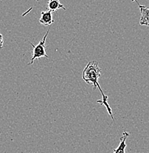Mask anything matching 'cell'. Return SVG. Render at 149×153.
<instances>
[{"mask_svg": "<svg viewBox=\"0 0 149 153\" xmlns=\"http://www.w3.org/2000/svg\"><path fill=\"white\" fill-rule=\"evenodd\" d=\"M131 1H137V0H131Z\"/></svg>", "mask_w": 149, "mask_h": 153, "instance_id": "ba28073f", "label": "cell"}, {"mask_svg": "<svg viewBox=\"0 0 149 153\" xmlns=\"http://www.w3.org/2000/svg\"><path fill=\"white\" fill-rule=\"evenodd\" d=\"M100 74H101V68L99 66L98 63L95 60H92V61L89 62L86 66L85 67L84 71H83L82 78L86 83L93 85L94 90H96V88H98L100 93H101L102 100H97V102L106 107L109 114L110 115L112 120L115 122V118H114L113 114H112V110L109 105L108 102H107L109 97L104 94L102 88H100V84L98 82V79L100 78Z\"/></svg>", "mask_w": 149, "mask_h": 153, "instance_id": "6da1fadb", "label": "cell"}, {"mask_svg": "<svg viewBox=\"0 0 149 153\" xmlns=\"http://www.w3.org/2000/svg\"><path fill=\"white\" fill-rule=\"evenodd\" d=\"M138 5L141 14L140 25L149 27V8L144 5H140V4Z\"/></svg>", "mask_w": 149, "mask_h": 153, "instance_id": "277c9868", "label": "cell"}, {"mask_svg": "<svg viewBox=\"0 0 149 153\" xmlns=\"http://www.w3.org/2000/svg\"><path fill=\"white\" fill-rule=\"evenodd\" d=\"M49 33V30H48L47 33H45L44 36L43 37L41 41L36 46L33 45L32 43H30V45L33 47V51H32V57L30 58V62L28 65H33V62L36 59H39L41 57H47L49 58V56L46 53V40H47V36Z\"/></svg>", "mask_w": 149, "mask_h": 153, "instance_id": "7a4b0ae2", "label": "cell"}, {"mask_svg": "<svg viewBox=\"0 0 149 153\" xmlns=\"http://www.w3.org/2000/svg\"><path fill=\"white\" fill-rule=\"evenodd\" d=\"M129 136V133L124 131L123 135L121 137V142H120L119 146L117 149L114 150V153H126V139Z\"/></svg>", "mask_w": 149, "mask_h": 153, "instance_id": "5b68a950", "label": "cell"}, {"mask_svg": "<svg viewBox=\"0 0 149 153\" xmlns=\"http://www.w3.org/2000/svg\"><path fill=\"white\" fill-rule=\"evenodd\" d=\"M47 8L51 12H55L59 9L66 10V7L60 2L59 0H49L47 2Z\"/></svg>", "mask_w": 149, "mask_h": 153, "instance_id": "8992f818", "label": "cell"}, {"mask_svg": "<svg viewBox=\"0 0 149 153\" xmlns=\"http://www.w3.org/2000/svg\"><path fill=\"white\" fill-rule=\"evenodd\" d=\"M39 22L44 26H49L54 23L52 18V12L47 10L46 11H42L41 13V18L39 19Z\"/></svg>", "mask_w": 149, "mask_h": 153, "instance_id": "3957f363", "label": "cell"}, {"mask_svg": "<svg viewBox=\"0 0 149 153\" xmlns=\"http://www.w3.org/2000/svg\"><path fill=\"white\" fill-rule=\"evenodd\" d=\"M3 44H4V41H3V36L0 33V49L3 48Z\"/></svg>", "mask_w": 149, "mask_h": 153, "instance_id": "52a82bcc", "label": "cell"}, {"mask_svg": "<svg viewBox=\"0 0 149 153\" xmlns=\"http://www.w3.org/2000/svg\"><path fill=\"white\" fill-rule=\"evenodd\" d=\"M36 1H39V0H36Z\"/></svg>", "mask_w": 149, "mask_h": 153, "instance_id": "9c48e42d", "label": "cell"}]
</instances>
